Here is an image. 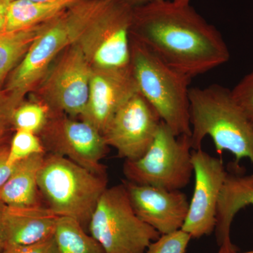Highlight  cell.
Segmentation results:
<instances>
[{
    "mask_svg": "<svg viewBox=\"0 0 253 253\" xmlns=\"http://www.w3.org/2000/svg\"><path fill=\"white\" fill-rule=\"evenodd\" d=\"M6 205L0 199V253H2L6 248V231H5V211Z\"/></svg>",
    "mask_w": 253,
    "mask_h": 253,
    "instance_id": "obj_28",
    "label": "cell"
},
{
    "mask_svg": "<svg viewBox=\"0 0 253 253\" xmlns=\"http://www.w3.org/2000/svg\"><path fill=\"white\" fill-rule=\"evenodd\" d=\"M81 1L66 0L54 2L18 0L9 1L6 13V32L27 29L49 22Z\"/></svg>",
    "mask_w": 253,
    "mask_h": 253,
    "instance_id": "obj_18",
    "label": "cell"
},
{
    "mask_svg": "<svg viewBox=\"0 0 253 253\" xmlns=\"http://www.w3.org/2000/svg\"><path fill=\"white\" fill-rule=\"evenodd\" d=\"M67 50L48 79V99L54 113L82 117L89 100L93 67L78 43Z\"/></svg>",
    "mask_w": 253,
    "mask_h": 253,
    "instance_id": "obj_12",
    "label": "cell"
},
{
    "mask_svg": "<svg viewBox=\"0 0 253 253\" xmlns=\"http://www.w3.org/2000/svg\"><path fill=\"white\" fill-rule=\"evenodd\" d=\"M218 253H253V250L246 251V252H240L239 249L233 244L231 240L224 241L219 246V250Z\"/></svg>",
    "mask_w": 253,
    "mask_h": 253,
    "instance_id": "obj_29",
    "label": "cell"
},
{
    "mask_svg": "<svg viewBox=\"0 0 253 253\" xmlns=\"http://www.w3.org/2000/svg\"><path fill=\"white\" fill-rule=\"evenodd\" d=\"M49 117L47 106L40 103H26L18 105L12 116L13 126L17 129L41 133Z\"/></svg>",
    "mask_w": 253,
    "mask_h": 253,
    "instance_id": "obj_21",
    "label": "cell"
},
{
    "mask_svg": "<svg viewBox=\"0 0 253 253\" xmlns=\"http://www.w3.org/2000/svg\"><path fill=\"white\" fill-rule=\"evenodd\" d=\"M191 239L182 229L163 234L149 245L145 253H186Z\"/></svg>",
    "mask_w": 253,
    "mask_h": 253,
    "instance_id": "obj_23",
    "label": "cell"
},
{
    "mask_svg": "<svg viewBox=\"0 0 253 253\" xmlns=\"http://www.w3.org/2000/svg\"><path fill=\"white\" fill-rule=\"evenodd\" d=\"M14 100L0 92V146L4 145V140L9 127L12 125V116L15 109L18 106Z\"/></svg>",
    "mask_w": 253,
    "mask_h": 253,
    "instance_id": "obj_25",
    "label": "cell"
},
{
    "mask_svg": "<svg viewBox=\"0 0 253 253\" xmlns=\"http://www.w3.org/2000/svg\"><path fill=\"white\" fill-rule=\"evenodd\" d=\"M41 133L42 142L49 154L68 158L94 174H107L101 160L109 146L90 123L54 113Z\"/></svg>",
    "mask_w": 253,
    "mask_h": 253,
    "instance_id": "obj_9",
    "label": "cell"
},
{
    "mask_svg": "<svg viewBox=\"0 0 253 253\" xmlns=\"http://www.w3.org/2000/svg\"><path fill=\"white\" fill-rule=\"evenodd\" d=\"M174 1L179 3H183V4H190L191 0H174Z\"/></svg>",
    "mask_w": 253,
    "mask_h": 253,
    "instance_id": "obj_33",
    "label": "cell"
},
{
    "mask_svg": "<svg viewBox=\"0 0 253 253\" xmlns=\"http://www.w3.org/2000/svg\"><path fill=\"white\" fill-rule=\"evenodd\" d=\"M131 49V71L139 93L176 136H191L189 84L192 78L133 38Z\"/></svg>",
    "mask_w": 253,
    "mask_h": 253,
    "instance_id": "obj_4",
    "label": "cell"
},
{
    "mask_svg": "<svg viewBox=\"0 0 253 253\" xmlns=\"http://www.w3.org/2000/svg\"><path fill=\"white\" fill-rule=\"evenodd\" d=\"M133 209L141 220L161 235L179 230L185 221L189 202L179 190L123 181Z\"/></svg>",
    "mask_w": 253,
    "mask_h": 253,
    "instance_id": "obj_13",
    "label": "cell"
},
{
    "mask_svg": "<svg viewBox=\"0 0 253 253\" xmlns=\"http://www.w3.org/2000/svg\"><path fill=\"white\" fill-rule=\"evenodd\" d=\"M253 206V174L249 175L228 173L218 202L215 235L219 246L231 240V229L238 213Z\"/></svg>",
    "mask_w": 253,
    "mask_h": 253,
    "instance_id": "obj_16",
    "label": "cell"
},
{
    "mask_svg": "<svg viewBox=\"0 0 253 253\" xmlns=\"http://www.w3.org/2000/svg\"><path fill=\"white\" fill-rule=\"evenodd\" d=\"M46 154L41 139L36 133L17 129L9 146L8 163L14 166L36 154Z\"/></svg>",
    "mask_w": 253,
    "mask_h": 253,
    "instance_id": "obj_22",
    "label": "cell"
},
{
    "mask_svg": "<svg viewBox=\"0 0 253 253\" xmlns=\"http://www.w3.org/2000/svg\"><path fill=\"white\" fill-rule=\"evenodd\" d=\"M88 231L105 253H145L161 236L138 217L123 183L104 191L91 215Z\"/></svg>",
    "mask_w": 253,
    "mask_h": 253,
    "instance_id": "obj_6",
    "label": "cell"
},
{
    "mask_svg": "<svg viewBox=\"0 0 253 253\" xmlns=\"http://www.w3.org/2000/svg\"><path fill=\"white\" fill-rule=\"evenodd\" d=\"M2 253H58V251L52 236L36 244L6 248Z\"/></svg>",
    "mask_w": 253,
    "mask_h": 253,
    "instance_id": "obj_26",
    "label": "cell"
},
{
    "mask_svg": "<svg viewBox=\"0 0 253 253\" xmlns=\"http://www.w3.org/2000/svg\"><path fill=\"white\" fill-rule=\"evenodd\" d=\"M58 218L50 208L42 205L30 207L6 206V248L28 246L54 236Z\"/></svg>",
    "mask_w": 253,
    "mask_h": 253,
    "instance_id": "obj_15",
    "label": "cell"
},
{
    "mask_svg": "<svg viewBox=\"0 0 253 253\" xmlns=\"http://www.w3.org/2000/svg\"><path fill=\"white\" fill-rule=\"evenodd\" d=\"M38 188L58 217L73 218L88 231L91 215L108 188L107 174H94L68 158L49 154L40 169Z\"/></svg>",
    "mask_w": 253,
    "mask_h": 253,
    "instance_id": "obj_5",
    "label": "cell"
},
{
    "mask_svg": "<svg viewBox=\"0 0 253 253\" xmlns=\"http://www.w3.org/2000/svg\"><path fill=\"white\" fill-rule=\"evenodd\" d=\"M50 21L21 31L0 33V84L23 59Z\"/></svg>",
    "mask_w": 253,
    "mask_h": 253,
    "instance_id": "obj_19",
    "label": "cell"
},
{
    "mask_svg": "<svg viewBox=\"0 0 253 253\" xmlns=\"http://www.w3.org/2000/svg\"><path fill=\"white\" fill-rule=\"evenodd\" d=\"M133 10L124 0H105L78 42L93 68L130 69Z\"/></svg>",
    "mask_w": 253,
    "mask_h": 253,
    "instance_id": "obj_8",
    "label": "cell"
},
{
    "mask_svg": "<svg viewBox=\"0 0 253 253\" xmlns=\"http://www.w3.org/2000/svg\"><path fill=\"white\" fill-rule=\"evenodd\" d=\"M192 151L190 136H176L162 122L146 152L125 161L123 172L126 181L134 184L180 191L194 174Z\"/></svg>",
    "mask_w": 253,
    "mask_h": 253,
    "instance_id": "obj_7",
    "label": "cell"
},
{
    "mask_svg": "<svg viewBox=\"0 0 253 253\" xmlns=\"http://www.w3.org/2000/svg\"><path fill=\"white\" fill-rule=\"evenodd\" d=\"M8 155L9 146L5 144L0 146V188L9 179L16 166H12L8 163Z\"/></svg>",
    "mask_w": 253,
    "mask_h": 253,
    "instance_id": "obj_27",
    "label": "cell"
},
{
    "mask_svg": "<svg viewBox=\"0 0 253 253\" xmlns=\"http://www.w3.org/2000/svg\"><path fill=\"white\" fill-rule=\"evenodd\" d=\"M124 1L130 4L133 7H135V6H140V5L147 4V3L154 1V0H124Z\"/></svg>",
    "mask_w": 253,
    "mask_h": 253,
    "instance_id": "obj_31",
    "label": "cell"
},
{
    "mask_svg": "<svg viewBox=\"0 0 253 253\" xmlns=\"http://www.w3.org/2000/svg\"><path fill=\"white\" fill-rule=\"evenodd\" d=\"M138 90L131 73L127 70H102L93 68L89 100L83 121L102 134L113 115Z\"/></svg>",
    "mask_w": 253,
    "mask_h": 253,
    "instance_id": "obj_14",
    "label": "cell"
},
{
    "mask_svg": "<svg viewBox=\"0 0 253 253\" xmlns=\"http://www.w3.org/2000/svg\"><path fill=\"white\" fill-rule=\"evenodd\" d=\"M46 154H36L16 163L9 179L0 188V199L11 207L41 205L38 174Z\"/></svg>",
    "mask_w": 253,
    "mask_h": 253,
    "instance_id": "obj_17",
    "label": "cell"
},
{
    "mask_svg": "<svg viewBox=\"0 0 253 253\" xmlns=\"http://www.w3.org/2000/svg\"><path fill=\"white\" fill-rule=\"evenodd\" d=\"M104 2L83 0L51 20L13 70L3 92L21 104L56 56L80 41Z\"/></svg>",
    "mask_w": 253,
    "mask_h": 253,
    "instance_id": "obj_3",
    "label": "cell"
},
{
    "mask_svg": "<svg viewBox=\"0 0 253 253\" xmlns=\"http://www.w3.org/2000/svg\"><path fill=\"white\" fill-rule=\"evenodd\" d=\"M194 189L189 211L181 229L191 239H200L215 230L218 202L228 172L219 158L203 149L193 150Z\"/></svg>",
    "mask_w": 253,
    "mask_h": 253,
    "instance_id": "obj_11",
    "label": "cell"
},
{
    "mask_svg": "<svg viewBox=\"0 0 253 253\" xmlns=\"http://www.w3.org/2000/svg\"><path fill=\"white\" fill-rule=\"evenodd\" d=\"M131 38L191 78L228 62L230 52L217 28L190 4L154 0L133 10Z\"/></svg>",
    "mask_w": 253,
    "mask_h": 253,
    "instance_id": "obj_1",
    "label": "cell"
},
{
    "mask_svg": "<svg viewBox=\"0 0 253 253\" xmlns=\"http://www.w3.org/2000/svg\"><path fill=\"white\" fill-rule=\"evenodd\" d=\"M6 1H18V0H2ZM27 1H38V2H54V1H66V0H27ZM77 1H83V0H77Z\"/></svg>",
    "mask_w": 253,
    "mask_h": 253,
    "instance_id": "obj_32",
    "label": "cell"
},
{
    "mask_svg": "<svg viewBox=\"0 0 253 253\" xmlns=\"http://www.w3.org/2000/svg\"><path fill=\"white\" fill-rule=\"evenodd\" d=\"M54 237L58 253H105L99 243L73 218H58Z\"/></svg>",
    "mask_w": 253,
    "mask_h": 253,
    "instance_id": "obj_20",
    "label": "cell"
},
{
    "mask_svg": "<svg viewBox=\"0 0 253 253\" xmlns=\"http://www.w3.org/2000/svg\"><path fill=\"white\" fill-rule=\"evenodd\" d=\"M189 99L192 149H202L209 136L218 154L227 151L236 163L249 159L253 166V126L231 89L217 84L193 87Z\"/></svg>",
    "mask_w": 253,
    "mask_h": 253,
    "instance_id": "obj_2",
    "label": "cell"
},
{
    "mask_svg": "<svg viewBox=\"0 0 253 253\" xmlns=\"http://www.w3.org/2000/svg\"><path fill=\"white\" fill-rule=\"evenodd\" d=\"M8 4H9V1L0 0V33L6 32Z\"/></svg>",
    "mask_w": 253,
    "mask_h": 253,
    "instance_id": "obj_30",
    "label": "cell"
},
{
    "mask_svg": "<svg viewBox=\"0 0 253 253\" xmlns=\"http://www.w3.org/2000/svg\"><path fill=\"white\" fill-rule=\"evenodd\" d=\"M233 97L253 126V71L231 89Z\"/></svg>",
    "mask_w": 253,
    "mask_h": 253,
    "instance_id": "obj_24",
    "label": "cell"
},
{
    "mask_svg": "<svg viewBox=\"0 0 253 253\" xmlns=\"http://www.w3.org/2000/svg\"><path fill=\"white\" fill-rule=\"evenodd\" d=\"M161 123L156 110L137 91L113 115L102 136L120 157L134 161L149 149Z\"/></svg>",
    "mask_w": 253,
    "mask_h": 253,
    "instance_id": "obj_10",
    "label": "cell"
}]
</instances>
